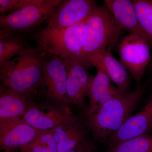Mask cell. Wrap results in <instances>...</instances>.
<instances>
[{
  "label": "cell",
  "instance_id": "obj_1",
  "mask_svg": "<svg viewBox=\"0 0 152 152\" xmlns=\"http://www.w3.org/2000/svg\"><path fill=\"white\" fill-rule=\"evenodd\" d=\"M45 54L39 47L28 46L18 56L0 64L3 86L23 94L34 92L40 86Z\"/></svg>",
  "mask_w": 152,
  "mask_h": 152
},
{
  "label": "cell",
  "instance_id": "obj_2",
  "mask_svg": "<svg viewBox=\"0 0 152 152\" xmlns=\"http://www.w3.org/2000/svg\"><path fill=\"white\" fill-rule=\"evenodd\" d=\"M146 87L144 84L138 86L132 92L116 96L88 117L95 138L104 141L118 130L133 115L145 91Z\"/></svg>",
  "mask_w": 152,
  "mask_h": 152
},
{
  "label": "cell",
  "instance_id": "obj_3",
  "mask_svg": "<svg viewBox=\"0 0 152 152\" xmlns=\"http://www.w3.org/2000/svg\"><path fill=\"white\" fill-rule=\"evenodd\" d=\"M85 35L86 21L60 29L46 27L35 33L32 38L45 53L64 60H76L89 67L91 66L81 57Z\"/></svg>",
  "mask_w": 152,
  "mask_h": 152
},
{
  "label": "cell",
  "instance_id": "obj_4",
  "mask_svg": "<svg viewBox=\"0 0 152 152\" xmlns=\"http://www.w3.org/2000/svg\"><path fill=\"white\" fill-rule=\"evenodd\" d=\"M123 31L107 6H98L86 21L83 59L87 55L99 51L106 50L110 52L118 46Z\"/></svg>",
  "mask_w": 152,
  "mask_h": 152
},
{
  "label": "cell",
  "instance_id": "obj_5",
  "mask_svg": "<svg viewBox=\"0 0 152 152\" xmlns=\"http://www.w3.org/2000/svg\"><path fill=\"white\" fill-rule=\"evenodd\" d=\"M62 1L38 0L35 4L15 12L0 15V30L26 34L46 21Z\"/></svg>",
  "mask_w": 152,
  "mask_h": 152
},
{
  "label": "cell",
  "instance_id": "obj_6",
  "mask_svg": "<svg viewBox=\"0 0 152 152\" xmlns=\"http://www.w3.org/2000/svg\"><path fill=\"white\" fill-rule=\"evenodd\" d=\"M151 44L145 35H129L117 46L121 63L131 74L138 86L152 57Z\"/></svg>",
  "mask_w": 152,
  "mask_h": 152
},
{
  "label": "cell",
  "instance_id": "obj_7",
  "mask_svg": "<svg viewBox=\"0 0 152 152\" xmlns=\"http://www.w3.org/2000/svg\"><path fill=\"white\" fill-rule=\"evenodd\" d=\"M67 80V72L64 60L55 55L46 53L40 86L46 94L60 102H69Z\"/></svg>",
  "mask_w": 152,
  "mask_h": 152
},
{
  "label": "cell",
  "instance_id": "obj_8",
  "mask_svg": "<svg viewBox=\"0 0 152 152\" xmlns=\"http://www.w3.org/2000/svg\"><path fill=\"white\" fill-rule=\"evenodd\" d=\"M97 6L93 0L62 1L46 21V27L60 29L86 21Z\"/></svg>",
  "mask_w": 152,
  "mask_h": 152
},
{
  "label": "cell",
  "instance_id": "obj_9",
  "mask_svg": "<svg viewBox=\"0 0 152 152\" xmlns=\"http://www.w3.org/2000/svg\"><path fill=\"white\" fill-rule=\"evenodd\" d=\"M22 118L33 127L42 131L50 130L58 126L70 125L79 121L67 110L36 106L28 107Z\"/></svg>",
  "mask_w": 152,
  "mask_h": 152
},
{
  "label": "cell",
  "instance_id": "obj_10",
  "mask_svg": "<svg viewBox=\"0 0 152 152\" xmlns=\"http://www.w3.org/2000/svg\"><path fill=\"white\" fill-rule=\"evenodd\" d=\"M83 60L90 66L103 71L120 91L126 94L129 88L130 80L127 70L107 50H102L87 55Z\"/></svg>",
  "mask_w": 152,
  "mask_h": 152
},
{
  "label": "cell",
  "instance_id": "obj_11",
  "mask_svg": "<svg viewBox=\"0 0 152 152\" xmlns=\"http://www.w3.org/2000/svg\"><path fill=\"white\" fill-rule=\"evenodd\" d=\"M42 131L20 118L0 122V145L7 151L21 148L34 140Z\"/></svg>",
  "mask_w": 152,
  "mask_h": 152
},
{
  "label": "cell",
  "instance_id": "obj_12",
  "mask_svg": "<svg viewBox=\"0 0 152 152\" xmlns=\"http://www.w3.org/2000/svg\"><path fill=\"white\" fill-rule=\"evenodd\" d=\"M64 60L67 72V94L69 102L84 106L93 77L89 73L88 67L78 61Z\"/></svg>",
  "mask_w": 152,
  "mask_h": 152
},
{
  "label": "cell",
  "instance_id": "obj_13",
  "mask_svg": "<svg viewBox=\"0 0 152 152\" xmlns=\"http://www.w3.org/2000/svg\"><path fill=\"white\" fill-rule=\"evenodd\" d=\"M152 131V97L145 107L131 117L108 140L112 147Z\"/></svg>",
  "mask_w": 152,
  "mask_h": 152
},
{
  "label": "cell",
  "instance_id": "obj_14",
  "mask_svg": "<svg viewBox=\"0 0 152 152\" xmlns=\"http://www.w3.org/2000/svg\"><path fill=\"white\" fill-rule=\"evenodd\" d=\"M108 76L100 69H97L96 74L93 77L88 91L89 103L87 116L94 113L107 101L116 96L123 94L111 83Z\"/></svg>",
  "mask_w": 152,
  "mask_h": 152
},
{
  "label": "cell",
  "instance_id": "obj_15",
  "mask_svg": "<svg viewBox=\"0 0 152 152\" xmlns=\"http://www.w3.org/2000/svg\"><path fill=\"white\" fill-rule=\"evenodd\" d=\"M104 2L123 31L127 32L129 35H145L132 1L105 0Z\"/></svg>",
  "mask_w": 152,
  "mask_h": 152
},
{
  "label": "cell",
  "instance_id": "obj_16",
  "mask_svg": "<svg viewBox=\"0 0 152 152\" xmlns=\"http://www.w3.org/2000/svg\"><path fill=\"white\" fill-rule=\"evenodd\" d=\"M28 95L20 94L1 86L0 122L22 118L28 107Z\"/></svg>",
  "mask_w": 152,
  "mask_h": 152
},
{
  "label": "cell",
  "instance_id": "obj_17",
  "mask_svg": "<svg viewBox=\"0 0 152 152\" xmlns=\"http://www.w3.org/2000/svg\"><path fill=\"white\" fill-rule=\"evenodd\" d=\"M50 131L57 142L58 152H66L85 140L86 131L80 121L71 124L58 126Z\"/></svg>",
  "mask_w": 152,
  "mask_h": 152
},
{
  "label": "cell",
  "instance_id": "obj_18",
  "mask_svg": "<svg viewBox=\"0 0 152 152\" xmlns=\"http://www.w3.org/2000/svg\"><path fill=\"white\" fill-rule=\"evenodd\" d=\"M28 46L25 34L0 30V64L18 56Z\"/></svg>",
  "mask_w": 152,
  "mask_h": 152
},
{
  "label": "cell",
  "instance_id": "obj_19",
  "mask_svg": "<svg viewBox=\"0 0 152 152\" xmlns=\"http://www.w3.org/2000/svg\"><path fill=\"white\" fill-rule=\"evenodd\" d=\"M139 23L152 48V0H132Z\"/></svg>",
  "mask_w": 152,
  "mask_h": 152
},
{
  "label": "cell",
  "instance_id": "obj_20",
  "mask_svg": "<svg viewBox=\"0 0 152 152\" xmlns=\"http://www.w3.org/2000/svg\"><path fill=\"white\" fill-rule=\"evenodd\" d=\"M110 152H152V135L146 134L119 143Z\"/></svg>",
  "mask_w": 152,
  "mask_h": 152
},
{
  "label": "cell",
  "instance_id": "obj_21",
  "mask_svg": "<svg viewBox=\"0 0 152 152\" xmlns=\"http://www.w3.org/2000/svg\"><path fill=\"white\" fill-rule=\"evenodd\" d=\"M20 149L26 152H58L57 142L50 130L42 131L34 140Z\"/></svg>",
  "mask_w": 152,
  "mask_h": 152
},
{
  "label": "cell",
  "instance_id": "obj_22",
  "mask_svg": "<svg viewBox=\"0 0 152 152\" xmlns=\"http://www.w3.org/2000/svg\"><path fill=\"white\" fill-rule=\"evenodd\" d=\"M38 0H0L1 15L20 10L35 4Z\"/></svg>",
  "mask_w": 152,
  "mask_h": 152
},
{
  "label": "cell",
  "instance_id": "obj_23",
  "mask_svg": "<svg viewBox=\"0 0 152 152\" xmlns=\"http://www.w3.org/2000/svg\"><path fill=\"white\" fill-rule=\"evenodd\" d=\"M92 145V144L91 143L85 140L75 148L69 150L66 152H86Z\"/></svg>",
  "mask_w": 152,
  "mask_h": 152
},
{
  "label": "cell",
  "instance_id": "obj_24",
  "mask_svg": "<svg viewBox=\"0 0 152 152\" xmlns=\"http://www.w3.org/2000/svg\"><path fill=\"white\" fill-rule=\"evenodd\" d=\"M149 66L150 69L151 70H152V58L151 61V63H150L149 65Z\"/></svg>",
  "mask_w": 152,
  "mask_h": 152
},
{
  "label": "cell",
  "instance_id": "obj_25",
  "mask_svg": "<svg viewBox=\"0 0 152 152\" xmlns=\"http://www.w3.org/2000/svg\"><path fill=\"white\" fill-rule=\"evenodd\" d=\"M7 152H18L16 151H12V150H11V151H8Z\"/></svg>",
  "mask_w": 152,
  "mask_h": 152
},
{
  "label": "cell",
  "instance_id": "obj_26",
  "mask_svg": "<svg viewBox=\"0 0 152 152\" xmlns=\"http://www.w3.org/2000/svg\"><path fill=\"white\" fill-rule=\"evenodd\" d=\"M151 97H152V89L151 94Z\"/></svg>",
  "mask_w": 152,
  "mask_h": 152
},
{
  "label": "cell",
  "instance_id": "obj_27",
  "mask_svg": "<svg viewBox=\"0 0 152 152\" xmlns=\"http://www.w3.org/2000/svg\"><path fill=\"white\" fill-rule=\"evenodd\" d=\"M20 152H26L20 151Z\"/></svg>",
  "mask_w": 152,
  "mask_h": 152
}]
</instances>
